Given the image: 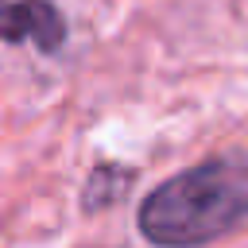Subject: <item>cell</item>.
I'll list each match as a JSON object with an SVG mask.
<instances>
[{
  "mask_svg": "<svg viewBox=\"0 0 248 248\" xmlns=\"http://www.w3.org/2000/svg\"><path fill=\"white\" fill-rule=\"evenodd\" d=\"M248 217V155L205 159L155 186L140 205V232L163 248L217 240Z\"/></svg>",
  "mask_w": 248,
  "mask_h": 248,
  "instance_id": "obj_1",
  "label": "cell"
},
{
  "mask_svg": "<svg viewBox=\"0 0 248 248\" xmlns=\"http://www.w3.org/2000/svg\"><path fill=\"white\" fill-rule=\"evenodd\" d=\"M66 35L62 16L46 0H19L0 4V39L8 43H35L39 50H54Z\"/></svg>",
  "mask_w": 248,
  "mask_h": 248,
  "instance_id": "obj_2",
  "label": "cell"
}]
</instances>
